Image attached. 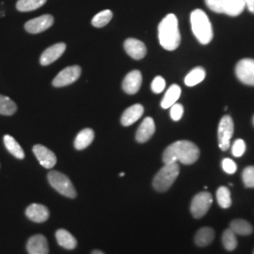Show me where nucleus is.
<instances>
[{"label": "nucleus", "mask_w": 254, "mask_h": 254, "mask_svg": "<svg viewBox=\"0 0 254 254\" xmlns=\"http://www.w3.org/2000/svg\"><path fill=\"white\" fill-rule=\"evenodd\" d=\"M26 215L31 221L36 223L45 222L50 216L48 208L40 203H32L26 209Z\"/></svg>", "instance_id": "4468645a"}, {"label": "nucleus", "mask_w": 254, "mask_h": 254, "mask_svg": "<svg viewBox=\"0 0 254 254\" xmlns=\"http://www.w3.org/2000/svg\"><path fill=\"white\" fill-rule=\"evenodd\" d=\"M81 75V68L77 65L70 66L64 69L59 73L52 82L54 87H65L71 85L73 82L76 81Z\"/></svg>", "instance_id": "1a4fd4ad"}, {"label": "nucleus", "mask_w": 254, "mask_h": 254, "mask_svg": "<svg viewBox=\"0 0 254 254\" xmlns=\"http://www.w3.org/2000/svg\"><path fill=\"white\" fill-rule=\"evenodd\" d=\"M181 92V88L178 85L176 84L172 85L161 101V107L164 109H170L180 98Z\"/></svg>", "instance_id": "4be33fe9"}, {"label": "nucleus", "mask_w": 254, "mask_h": 254, "mask_svg": "<svg viewBox=\"0 0 254 254\" xmlns=\"http://www.w3.org/2000/svg\"><path fill=\"white\" fill-rule=\"evenodd\" d=\"M221 240H222V244L227 251L231 252L236 250L237 247V239H236V234L231 229H227L226 231H224V233L222 234Z\"/></svg>", "instance_id": "7c9ffc66"}, {"label": "nucleus", "mask_w": 254, "mask_h": 254, "mask_svg": "<svg viewBox=\"0 0 254 254\" xmlns=\"http://www.w3.org/2000/svg\"><path fill=\"white\" fill-rule=\"evenodd\" d=\"M230 229L239 236H250L254 232V228L250 222L244 219H235L231 222Z\"/></svg>", "instance_id": "b1692460"}, {"label": "nucleus", "mask_w": 254, "mask_h": 254, "mask_svg": "<svg viewBox=\"0 0 254 254\" xmlns=\"http://www.w3.org/2000/svg\"><path fill=\"white\" fill-rule=\"evenodd\" d=\"M142 83V75L138 70L127 73L123 82V89L128 94H136L139 91Z\"/></svg>", "instance_id": "f8f14e48"}, {"label": "nucleus", "mask_w": 254, "mask_h": 254, "mask_svg": "<svg viewBox=\"0 0 254 254\" xmlns=\"http://www.w3.org/2000/svg\"><path fill=\"white\" fill-rule=\"evenodd\" d=\"M65 50H66V45L64 43H59L54 46H50L46 49L45 52L41 56L40 63L44 66L53 64L63 56Z\"/></svg>", "instance_id": "ddd939ff"}, {"label": "nucleus", "mask_w": 254, "mask_h": 254, "mask_svg": "<svg viewBox=\"0 0 254 254\" xmlns=\"http://www.w3.org/2000/svg\"><path fill=\"white\" fill-rule=\"evenodd\" d=\"M214 238L215 232L212 228H201L195 236V243L199 247H206L213 242Z\"/></svg>", "instance_id": "5701e85b"}, {"label": "nucleus", "mask_w": 254, "mask_h": 254, "mask_svg": "<svg viewBox=\"0 0 254 254\" xmlns=\"http://www.w3.org/2000/svg\"></svg>", "instance_id": "79ce46f5"}, {"label": "nucleus", "mask_w": 254, "mask_h": 254, "mask_svg": "<svg viewBox=\"0 0 254 254\" xmlns=\"http://www.w3.org/2000/svg\"><path fill=\"white\" fill-rule=\"evenodd\" d=\"M213 197L210 192H200L194 196L190 204V212L195 218H201L206 215L212 205Z\"/></svg>", "instance_id": "0eeeda50"}, {"label": "nucleus", "mask_w": 254, "mask_h": 254, "mask_svg": "<svg viewBox=\"0 0 254 254\" xmlns=\"http://www.w3.org/2000/svg\"><path fill=\"white\" fill-rule=\"evenodd\" d=\"M47 0H18L16 3V9L22 12L32 11L43 7Z\"/></svg>", "instance_id": "bb28decb"}, {"label": "nucleus", "mask_w": 254, "mask_h": 254, "mask_svg": "<svg viewBox=\"0 0 254 254\" xmlns=\"http://www.w3.org/2000/svg\"><path fill=\"white\" fill-rule=\"evenodd\" d=\"M246 8V0H224L223 13L229 16L240 15Z\"/></svg>", "instance_id": "6ab92c4d"}, {"label": "nucleus", "mask_w": 254, "mask_h": 254, "mask_svg": "<svg viewBox=\"0 0 254 254\" xmlns=\"http://www.w3.org/2000/svg\"><path fill=\"white\" fill-rule=\"evenodd\" d=\"M209 9L217 13H223V1L224 0H204Z\"/></svg>", "instance_id": "f704fd0d"}, {"label": "nucleus", "mask_w": 254, "mask_h": 254, "mask_svg": "<svg viewBox=\"0 0 254 254\" xmlns=\"http://www.w3.org/2000/svg\"><path fill=\"white\" fill-rule=\"evenodd\" d=\"M56 238L59 245L66 250H73L77 245V241L74 236L64 229H60L56 232Z\"/></svg>", "instance_id": "412c9836"}, {"label": "nucleus", "mask_w": 254, "mask_h": 254, "mask_svg": "<svg viewBox=\"0 0 254 254\" xmlns=\"http://www.w3.org/2000/svg\"><path fill=\"white\" fill-rule=\"evenodd\" d=\"M125 49L127 54L134 60H141L147 54L145 45L134 38H129L125 42Z\"/></svg>", "instance_id": "2eb2a0df"}, {"label": "nucleus", "mask_w": 254, "mask_h": 254, "mask_svg": "<svg viewBox=\"0 0 254 254\" xmlns=\"http://www.w3.org/2000/svg\"><path fill=\"white\" fill-rule=\"evenodd\" d=\"M155 132L154 121L151 117H147L143 120L141 125L136 131V139L139 143L147 142Z\"/></svg>", "instance_id": "f3484780"}, {"label": "nucleus", "mask_w": 254, "mask_h": 254, "mask_svg": "<svg viewBox=\"0 0 254 254\" xmlns=\"http://www.w3.org/2000/svg\"><path fill=\"white\" fill-rule=\"evenodd\" d=\"M221 166H222L223 171L228 174H234V173H236V170H237L236 162L230 158L223 159Z\"/></svg>", "instance_id": "e433bc0d"}, {"label": "nucleus", "mask_w": 254, "mask_h": 254, "mask_svg": "<svg viewBox=\"0 0 254 254\" xmlns=\"http://www.w3.org/2000/svg\"><path fill=\"white\" fill-rule=\"evenodd\" d=\"M170 109H171V117L173 121H175V122L180 121L183 117V114H184V107L182 106L181 104L175 103Z\"/></svg>", "instance_id": "c9c22d12"}, {"label": "nucleus", "mask_w": 254, "mask_h": 254, "mask_svg": "<svg viewBox=\"0 0 254 254\" xmlns=\"http://www.w3.org/2000/svg\"><path fill=\"white\" fill-rule=\"evenodd\" d=\"M144 112V108L139 105L136 104L133 105L132 107L128 108V109L124 112L122 118H121V123L124 127H130L131 125L135 124L136 121H138L141 118V116L143 115Z\"/></svg>", "instance_id": "a211bd4d"}, {"label": "nucleus", "mask_w": 254, "mask_h": 254, "mask_svg": "<svg viewBox=\"0 0 254 254\" xmlns=\"http://www.w3.org/2000/svg\"><path fill=\"white\" fill-rule=\"evenodd\" d=\"M242 180L246 188L254 189V167H247L242 173Z\"/></svg>", "instance_id": "2f4dec72"}, {"label": "nucleus", "mask_w": 254, "mask_h": 254, "mask_svg": "<svg viewBox=\"0 0 254 254\" xmlns=\"http://www.w3.org/2000/svg\"></svg>", "instance_id": "a19ab883"}, {"label": "nucleus", "mask_w": 254, "mask_h": 254, "mask_svg": "<svg viewBox=\"0 0 254 254\" xmlns=\"http://www.w3.org/2000/svg\"><path fill=\"white\" fill-rule=\"evenodd\" d=\"M112 11L110 9L102 10L99 13H97L91 21L92 26L95 27H104L109 24L112 19Z\"/></svg>", "instance_id": "c85d7f7f"}, {"label": "nucleus", "mask_w": 254, "mask_h": 254, "mask_svg": "<svg viewBox=\"0 0 254 254\" xmlns=\"http://www.w3.org/2000/svg\"><path fill=\"white\" fill-rule=\"evenodd\" d=\"M158 39L160 46L168 51L177 49L181 43V34L178 27V19L173 14H168L158 26Z\"/></svg>", "instance_id": "f03ea898"}, {"label": "nucleus", "mask_w": 254, "mask_h": 254, "mask_svg": "<svg viewBox=\"0 0 254 254\" xmlns=\"http://www.w3.org/2000/svg\"><path fill=\"white\" fill-rule=\"evenodd\" d=\"M54 24V17L50 14H45L37 18L31 19L25 24V29L28 33L38 34L52 27Z\"/></svg>", "instance_id": "9d476101"}, {"label": "nucleus", "mask_w": 254, "mask_h": 254, "mask_svg": "<svg viewBox=\"0 0 254 254\" xmlns=\"http://www.w3.org/2000/svg\"><path fill=\"white\" fill-rule=\"evenodd\" d=\"M200 157L198 146L190 140H178L167 147L164 151L163 162L165 164L180 163L184 165L194 164Z\"/></svg>", "instance_id": "f257e3e1"}, {"label": "nucleus", "mask_w": 254, "mask_h": 254, "mask_svg": "<svg viewBox=\"0 0 254 254\" xmlns=\"http://www.w3.org/2000/svg\"><path fill=\"white\" fill-rule=\"evenodd\" d=\"M246 152V143L245 141L241 138L236 139L234 142V144L232 146V153L233 155L236 157H241Z\"/></svg>", "instance_id": "473e14b6"}, {"label": "nucleus", "mask_w": 254, "mask_h": 254, "mask_svg": "<svg viewBox=\"0 0 254 254\" xmlns=\"http://www.w3.org/2000/svg\"><path fill=\"white\" fill-rule=\"evenodd\" d=\"M192 32L201 45H208L212 41L214 32L207 14L202 9H195L191 12Z\"/></svg>", "instance_id": "7ed1b4c3"}, {"label": "nucleus", "mask_w": 254, "mask_h": 254, "mask_svg": "<svg viewBox=\"0 0 254 254\" xmlns=\"http://www.w3.org/2000/svg\"><path fill=\"white\" fill-rule=\"evenodd\" d=\"M205 70L201 67H196L191 70L189 74L185 78V84L188 87H194L198 85L200 82L203 81L205 78Z\"/></svg>", "instance_id": "393cba45"}, {"label": "nucleus", "mask_w": 254, "mask_h": 254, "mask_svg": "<svg viewBox=\"0 0 254 254\" xmlns=\"http://www.w3.org/2000/svg\"><path fill=\"white\" fill-rule=\"evenodd\" d=\"M246 7L251 12L254 13V0H246Z\"/></svg>", "instance_id": "4c0bfd02"}, {"label": "nucleus", "mask_w": 254, "mask_h": 254, "mask_svg": "<svg viewBox=\"0 0 254 254\" xmlns=\"http://www.w3.org/2000/svg\"><path fill=\"white\" fill-rule=\"evenodd\" d=\"M27 250L29 254H49L46 236L42 235L31 236L27 241Z\"/></svg>", "instance_id": "dca6fc26"}, {"label": "nucleus", "mask_w": 254, "mask_h": 254, "mask_svg": "<svg viewBox=\"0 0 254 254\" xmlns=\"http://www.w3.org/2000/svg\"><path fill=\"white\" fill-rule=\"evenodd\" d=\"M120 176H121V177H123V176H125V173H120Z\"/></svg>", "instance_id": "ea45409f"}, {"label": "nucleus", "mask_w": 254, "mask_h": 254, "mask_svg": "<svg viewBox=\"0 0 254 254\" xmlns=\"http://www.w3.org/2000/svg\"><path fill=\"white\" fill-rule=\"evenodd\" d=\"M234 135V121L229 115L223 116L218 125V146L221 151H227L231 146V139Z\"/></svg>", "instance_id": "423d86ee"}, {"label": "nucleus", "mask_w": 254, "mask_h": 254, "mask_svg": "<svg viewBox=\"0 0 254 254\" xmlns=\"http://www.w3.org/2000/svg\"><path fill=\"white\" fill-rule=\"evenodd\" d=\"M94 139V132L91 128H85L81 130L74 139L73 145L76 150H84L91 145Z\"/></svg>", "instance_id": "aec40b11"}, {"label": "nucleus", "mask_w": 254, "mask_h": 254, "mask_svg": "<svg viewBox=\"0 0 254 254\" xmlns=\"http://www.w3.org/2000/svg\"><path fill=\"white\" fill-rule=\"evenodd\" d=\"M47 179L55 190L58 191L62 195L71 199L76 197V190L73 183L64 173L52 171L48 173Z\"/></svg>", "instance_id": "39448f33"}, {"label": "nucleus", "mask_w": 254, "mask_h": 254, "mask_svg": "<svg viewBox=\"0 0 254 254\" xmlns=\"http://www.w3.org/2000/svg\"><path fill=\"white\" fill-rule=\"evenodd\" d=\"M217 200L218 204L222 208L227 209L232 205L231 192L226 187H220L217 190Z\"/></svg>", "instance_id": "c756f323"}, {"label": "nucleus", "mask_w": 254, "mask_h": 254, "mask_svg": "<svg viewBox=\"0 0 254 254\" xmlns=\"http://www.w3.org/2000/svg\"><path fill=\"white\" fill-rule=\"evenodd\" d=\"M237 78L249 86H254V60L243 59L236 64Z\"/></svg>", "instance_id": "6e6552de"}, {"label": "nucleus", "mask_w": 254, "mask_h": 254, "mask_svg": "<svg viewBox=\"0 0 254 254\" xmlns=\"http://www.w3.org/2000/svg\"><path fill=\"white\" fill-rule=\"evenodd\" d=\"M166 87V81L162 76H156L154 77V80L152 82L151 89L154 93H161L165 90Z\"/></svg>", "instance_id": "72a5a7b5"}, {"label": "nucleus", "mask_w": 254, "mask_h": 254, "mask_svg": "<svg viewBox=\"0 0 254 254\" xmlns=\"http://www.w3.org/2000/svg\"><path fill=\"white\" fill-rule=\"evenodd\" d=\"M33 153L40 164L46 169H52L57 164L56 154L46 146L37 144L33 147Z\"/></svg>", "instance_id": "9b49d317"}, {"label": "nucleus", "mask_w": 254, "mask_h": 254, "mask_svg": "<svg viewBox=\"0 0 254 254\" xmlns=\"http://www.w3.org/2000/svg\"><path fill=\"white\" fill-rule=\"evenodd\" d=\"M17 110L16 104L9 97L0 94V114L5 116H11Z\"/></svg>", "instance_id": "cd10ccee"}, {"label": "nucleus", "mask_w": 254, "mask_h": 254, "mask_svg": "<svg viewBox=\"0 0 254 254\" xmlns=\"http://www.w3.org/2000/svg\"><path fill=\"white\" fill-rule=\"evenodd\" d=\"M4 144L6 146L7 150L14 157H16L18 159H24V157H25L24 150L22 149V147L20 146L18 142L14 139L13 136H9V135L4 136Z\"/></svg>", "instance_id": "a878e982"}, {"label": "nucleus", "mask_w": 254, "mask_h": 254, "mask_svg": "<svg viewBox=\"0 0 254 254\" xmlns=\"http://www.w3.org/2000/svg\"><path fill=\"white\" fill-rule=\"evenodd\" d=\"M91 254H105L103 252H101V251H93Z\"/></svg>", "instance_id": "58836bf2"}, {"label": "nucleus", "mask_w": 254, "mask_h": 254, "mask_svg": "<svg viewBox=\"0 0 254 254\" xmlns=\"http://www.w3.org/2000/svg\"><path fill=\"white\" fill-rule=\"evenodd\" d=\"M180 173V167L178 163L165 164L163 168L156 173L153 181L154 190L159 192L167 191L177 179Z\"/></svg>", "instance_id": "20e7f679"}]
</instances>
